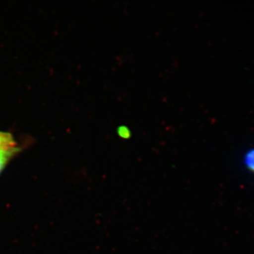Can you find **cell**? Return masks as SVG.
I'll return each instance as SVG.
<instances>
[{
    "label": "cell",
    "mask_w": 254,
    "mask_h": 254,
    "mask_svg": "<svg viewBox=\"0 0 254 254\" xmlns=\"http://www.w3.org/2000/svg\"><path fill=\"white\" fill-rule=\"evenodd\" d=\"M18 150V149L0 151V173L4 170L6 164L9 163L10 159L13 158L14 155L17 153Z\"/></svg>",
    "instance_id": "2"
},
{
    "label": "cell",
    "mask_w": 254,
    "mask_h": 254,
    "mask_svg": "<svg viewBox=\"0 0 254 254\" xmlns=\"http://www.w3.org/2000/svg\"><path fill=\"white\" fill-rule=\"evenodd\" d=\"M17 143L11 133L0 131V151L18 150Z\"/></svg>",
    "instance_id": "1"
},
{
    "label": "cell",
    "mask_w": 254,
    "mask_h": 254,
    "mask_svg": "<svg viewBox=\"0 0 254 254\" xmlns=\"http://www.w3.org/2000/svg\"><path fill=\"white\" fill-rule=\"evenodd\" d=\"M245 164L249 170L254 173V149L251 150L246 153Z\"/></svg>",
    "instance_id": "3"
}]
</instances>
